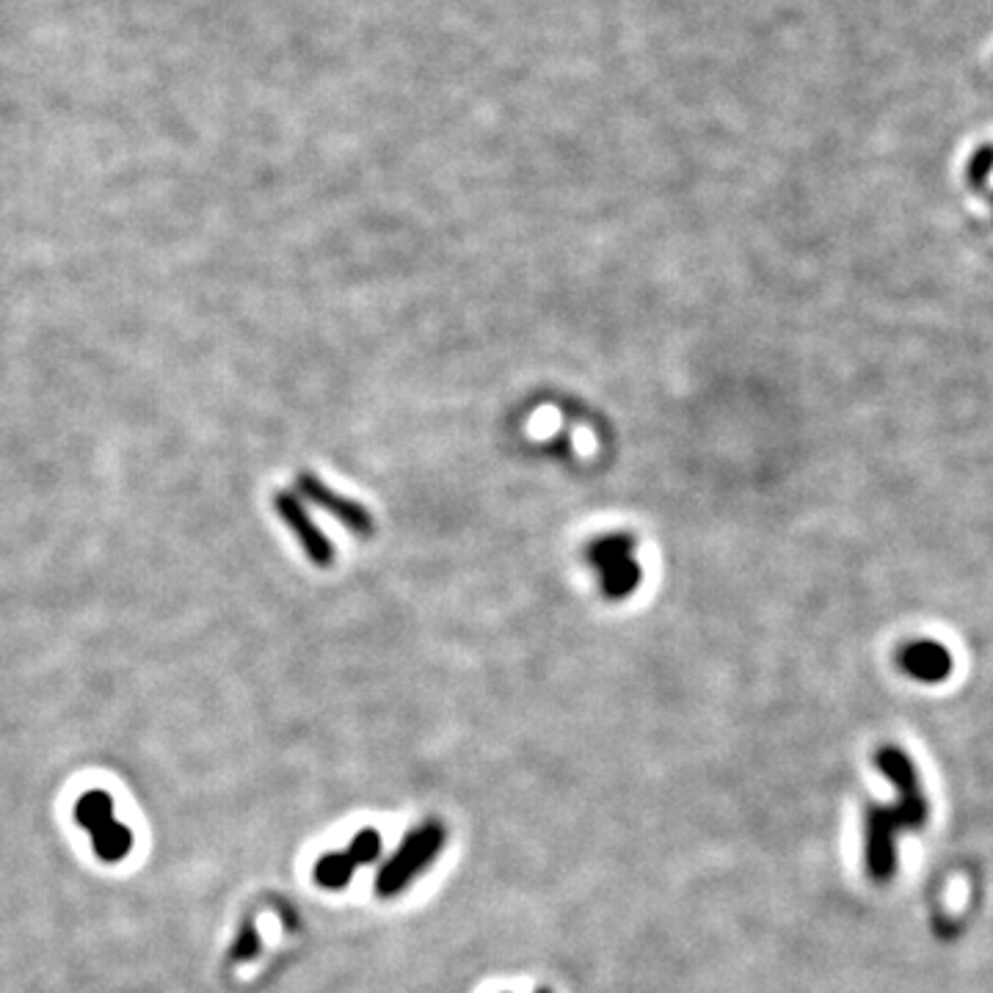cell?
<instances>
[{
    "label": "cell",
    "mask_w": 993,
    "mask_h": 993,
    "mask_svg": "<svg viewBox=\"0 0 993 993\" xmlns=\"http://www.w3.org/2000/svg\"><path fill=\"white\" fill-rule=\"evenodd\" d=\"M991 205H993V197H991Z\"/></svg>",
    "instance_id": "obj_12"
},
{
    "label": "cell",
    "mask_w": 993,
    "mask_h": 993,
    "mask_svg": "<svg viewBox=\"0 0 993 993\" xmlns=\"http://www.w3.org/2000/svg\"><path fill=\"white\" fill-rule=\"evenodd\" d=\"M356 864L348 858V853H326L315 864V881L324 888H346L354 877Z\"/></svg>",
    "instance_id": "obj_8"
},
{
    "label": "cell",
    "mask_w": 993,
    "mask_h": 993,
    "mask_svg": "<svg viewBox=\"0 0 993 993\" xmlns=\"http://www.w3.org/2000/svg\"><path fill=\"white\" fill-rule=\"evenodd\" d=\"M536 993H553V991H547V989H542V991H536Z\"/></svg>",
    "instance_id": "obj_11"
},
{
    "label": "cell",
    "mask_w": 993,
    "mask_h": 993,
    "mask_svg": "<svg viewBox=\"0 0 993 993\" xmlns=\"http://www.w3.org/2000/svg\"><path fill=\"white\" fill-rule=\"evenodd\" d=\"M599 555H594V564L605 572V590L610 594V599H622L624 594L635 588L638 583V566L633 564V555L624 542H607L596 549Z\"/></svg>",
    "instance_id": "obj_6"
},
{
    "label": "cell",
    "mask_w": 993,
    "mask_h": 993,
    "mask_svg": "<svg viewBox=\"0 0 993 993\" xmlns=\"http://www.w3.org/2000/svg\"><path fill=\"white\" fill-rule=\"evenodd\" d=\"M378 853H381V836H378V831L373 828L359 831V834L354 836L351 847H348V858H351L356 866L373 864V861L378 858Z\"/></svg>",
    "instance_id": "obj_9"
},
{
    "label": "cell",
    "mask_w": 993,
    "mask_h": 993,
    "mask_svg": "<svg viewBox=\"0 0 993 993\" xmlns=\"http://www.w3.org/2000/svg\"><path fill=\"white\" fill-rule=\"evenodd\" d=\"M78 820L95 836V851L100 858L119 861L128 855L133 840L130 831L113 820V801L106 792H86L78 803Z\"/></svg>",
    "instance_id": "obj_3"
},
{
    "label": "cell",
    "mask_w": 993,
    "mask_h": 993,
    "mask_svg": "<svg viewBox=\"0 0 993 993\" xmlns=\"http://www.w3.org/2000/svg\"><path fill=\"white\" fill-rule=\"evenodd\" d=\"M445 847V828L439 823H426L411 831L393 858L381 866L376 877L378 897H395L404 892L417 875L434 861V855Z\"/></svg>",
    "instance_id": "obj_2"
},
{
    "label": "cell",
    "mask_w": 993,
    "mask_h": 993,
    "mask_svg": "<svg viewBox=\"0 0 993 993\" xmlns=\"http://www.w3.org/2000/svg\"><path fill=\"white\" fill-rule=\"evenodd\" d=\"M257 950H260V941H257L255 930L246 927L244 939H240L238 950H235V957H244V961H246V957H255V955H257Z\"/></svg>",
    "instance_id": "obj_10"
},
{
    "label": "cell",
    "mask_w": 993,
    "mask_h": 993,
    "mask_svg": "<svg viewBox=\"0 0 993 993\" xmlns=\"http://www.w3.org/2000/svg\"><path fill=\"white\" fill-rule=\"evenodd\" d=\"M900 663L911 676L922 682H941L946 674H952V654L935 641L911 643L900 654Z\"/></svg>",
    "instance_id": "obj_7"
},
{
    "label": "cell",
    "mask_w": 993,
    "mask_h": 993,
    "mask_svg": "<svg viewBox=\"0 0 993 993\" xmlns=\"http://www.w3.org/2000/svg\"><path fill=\"white\" fill-rule=\"evenodd\" d=\"M274 505H277V514L282 516L285 525L296 533V538L301 542L304 553H307V558L312 560L315 566L335 564V544H331L329 538L318 530V525L309 519V514L301 508V503H298L296 497L285 495L282 491V495L274 497Z\"/></svg>",
    "instance_id": "obj_4"
},
{
    "label": "cell",
    "mask_w": 993,
    "mask_h": 993,
    "mask_svg": "<svg viewBox=\"0 0 993 993\" xmlns=\"http://www.w3.org/2000/svg\"><path fill=\"white\" fill-rule=\"evenodd\" d=\"M298 489L312 499L315 505H320L326 514L337 516V519H340L348 530L356 533V536H361V538L373 536V527H376V522H373V516L367 514L359 503L340 497L337 491H331L324 480H318L315 475H307V473L298 475Z\"/></svg>",
    "instance_id": "obj_5"
},
{
    "label": "cell",
    "mask_w": 993,
    "mask_h": 993,
    "mask_svg": "<svg viewBox=\"0 0 993 993\" xmlns=\"http://www.w3.org/2000/svg\"><path fill=\"white\" fill-rule=\"evenodd\" d=\"M881 767H886L888 773H894L900 778L905 797L897 812L888 814V817H883L881 812H872L870 820H866V866H870V872L875 877H886L892 872L894 834L900 828H911V825L924 820V797L916 790V778L908 759L894 748H886L881 754Z\"/></svg>",
    "instance_id": "obj_1"
}]
</instances>
